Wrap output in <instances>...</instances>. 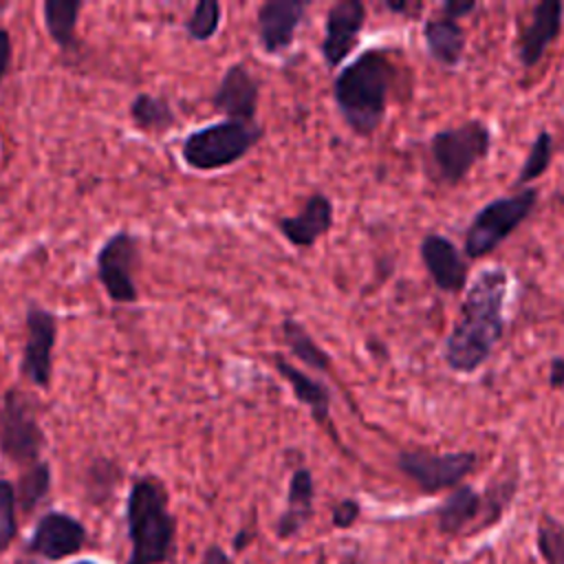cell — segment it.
I'll list each match as a JSON object with an SVG mask.
<instances>
[{
	"instance_id": "1",
	"label": "cell",
	"mask_w": 564,
	"mask_h": 564,
	"mask_svg": "<svg viewBox=\"0 0 564 564\" xmlns=\"http://www.w3.org/2000/svg\"><path fill=\"white\" fill-rule=\"evenodd\" d=\"M509 273L502 267L480 271L467 286L458 317L443 344V359L454 372H474L491 355L505 330Z\"/></svg>"
},
{
	"instance_id": "2",
	"label": "cell",
	"mask_w": 564,
	"mask_h": 564,
	"mask_svg": "<svg viewBox=\"0 0 564 564\" xmlns=\"http://www.w3.org/2000/svg\"><path fill=\"white\" fill-rule=\"evenodd\" d=\"M394 77L392 59L379 48H368L335 77V104L355 134L370 137L377 132L388 110Z\"/></svg>"
},
{
	"instance_id": "3",
	"label": "cell",
	"mask_w": 564,
	"mask_h": 564,
	"mask_svg": "<svg viewBox=\"0 0 564 564\" xmlns=\"http://www.w3.org/2000/svg\"><path fill=\"white\" fill-rule=\"evenodd\" d=\"M130 557L126 564H165L174 555L176 518L167 491L154 476H139L126 498Z\"/></svg>"
},
{
	"instance_id": "4",
	"label": "cell",
	"mask_w": 564,
	"mask_h": 564,
	"mask_svg": "<svg viewBox=\"0 0 564 564\" xmlns=\"http://www.w3.org/2000/svg\"><path fill=\"white\" fill-rule=\"evenodd\" d=\"M518 489V478L507 476L491 482L482 494L471 485H458L454 491L436 507V529L443 535L476 533L491 527L502 518L511 505Z\"/></svg>"
},
{
	"instance_id": "5",
	"label": "cell",
	"mask_w": 564,
	"mask_h": 564,
	"mask_svg": "<svg viewBox=\"0 0 564 564\" xmlns=\"http://www.w3.org/2000/svg\"><path fill=\"white\" fill-rule=\"evenodd\" d=\"M264 130L258 121L223 119L189 132L181 143L183 161L198 172L223 170L238 163L258 141Z\"/></svg>"
},
{
	"instance_id": "6",
	"label": "cell",
	"mask_w": 564,
	"mask_h": 564,
	"mask_svg": "<svg viewBox=\"0 0 564 564\" xmlns=\"http://www.w3.org/2000/svg\"><path fill=\"white\" fill-rule=\"evenodd\" d=\"M46 436L40 423V403L20 388L4 390L0 399V452L26 469L42 460Z\"/></svg>"
},
{
	"instance_id": "7",
	"label": "cell",
	"mask_w": 564,
	"mask_h": 564,
	"mask_svg": "<svg viewBox=\"0 0 564 564\" xmlns=\"http://www.w3.org/2000/svg\"><path fill=\"white\" fill-rule=\"evenodd\" d=\"M491 150V130L480 119H469L456 128L438 130L430 139V163L436 181L458 185L478 161Z\"/></svg>"
},
{
	"instance_id": "8",
	"label": "cell",
	"mask_w": 564,
	"mask_h": 564,
	"mask_svg": "<svg viewBox=\"0 0 564 564\" xmlns=\"http://www.w3.org/2000/svg\"><path fill=\"white\" fill-rule=\"evenodd\" d=\"M535 203L538 189L524 187L511 196H500L480 207L465 231V256L478 260L496 251L531 216Z\"/></svg>"
},
{
	"instance_id": "9",
	"label": "cell",
	"mask_w": 564,
	"mask_h": 564,
	"mask_svg": "<svg viewBox=\"0 0 564 564\" xmlns=\"http://www.w3.org/2000/svg\"><path fill=\"white\" fill-rule=\"evenodd\" d=\"M478 465L476 452H425L403 449L397 456V467L408 476L423 494H438L454 489Z\"/></svg>"
},
{
	"instance_id": "10",
	"label": "cell",
	"mask_w": 564,
	"mask_h": 564,
	"mask_svg": "<svg viewBox=\"0 0 564 564\" xmlns=\"http://www.w3.org/2000/svg\"><path fill=\"white\" fill-rule=\"evenodd\" d=\"M139 264V240L128 229L115 231L99 247L95 258L97 280L115 304H132L139 297L134 269Z\"/></svg>"
},
{
	"instance_id": "11",
	"label": "cell",
	"mask_w": 564,
	"mask_h": 564,
	"mask_svg": "<svg viewBox=\"0 0 564 564\" xmlns=\"http://www.w3.org/2000/svg\"><path fill=\"white\" fill-rule=\"evenodd\" d=\"M57 315L40 304H29L24 315V348L20 375L35 388L46 390L53 377V348L57 341Z\"/></svg>"
},
{
	"instance_id": "12",
	"label": "cell",
	"mask_w": 564,
	"mask_h": 564,
	"mask_svg": "<svg viewBox=\"0 0 564 564\" xmlns=\"http://www.w3.org/2000/svg\"><path fill=\"white\" fill-rule=\"evenodd\" d=\"M86 527L70 513L48 511L44 513L29 540V551L48 562H59L79 553L86 544Z\"/></svg>"
},
{
	"instance_id": "13",
	"label": "cell",
	"mask_w": 564,
	"mask_h": 564,
	"mask_svg": "<svg viewBox=\"0 0 564 564\" xmlns=\"http://www.w3.org/2000/svg\"><path fill=\"white\" fill-rule=\"evenodd\" d=\"M364 24L366 7L361 0H339L330 4L326 11L322 40V57L328 68H337L352 53Z\"/></svg>"
},
{
	"instance_id": "14",
	"label": "cell",
	"mask_w": 564,
	"mask_h": 564,
	"mask_svg": "<svg viewBox=\"0 0 564 564\" xmlns=\"http://www.w3.org/2000/svg\"><path fill=\"white\" fill-rule=\"evenodd\" d=\"M306 9V0H267L258 7L256 31L264 53L280 55L293 44Z\"/></svg>"
},
{
	"instance_id": "15",
	"label": "cell",
	"mask_w": 564,
	"mask_h": 564,
	"mask_svg": "<svg viewBox=\"0 0 564 564\" xmlns=\"http://www.w3.org/2000/svg\"><path fill=\"white\" fill-rule=\"evenodd\" d=\"M258 99H260V82L253 77V73L245 64L236 62L220 77L212 95V106L216 112L225 115V119L253 121L258 110Z\"/></svg>"
},
{
	"instance_id": "16",
	"label": "cell",
	"mask_w": 564,
	"mask_h": 564,
	"mask_svg": "<svg viewBox=\"0 0 564 564\" xmlns=\"http://www.w3.org/2000/svg\"><path fill=\"white\" fill-rule=\"evenodd\" d=\"M564 20V4L560 0H542L533 7L531 20L518 33V59L524 68L535 66L546 48L557 40Z\"/></svg>"
},
{
	"instance_id": "17",
	"label": "cell",
	"mask_w": 564,
	"mask_h": 564,
	"mask_svg": "<svg viewBox=\"0 0 564 564\" xmlns=\"http://www.w3.org/2000/svg\"><path fill=\"white\" fill-rule=\"evenodd\" d=\"M419 253L436 289L445 293H458L465 289L469 264L449 238L430 231L421 240Z\"/></svg>"
},
{
	"instance_id": "18",
	"label": "cell",
	"mask_w": 564,
	"mask_h": 564,
	"mask_svg": "<svg viewBox=\"0 0 564 564\" xmlns=\"http://www.w3.org/2000/svg\"><path fill=\"white\" fill-rule=\"evenodd\" d=\"M333 227V200L315 192L306 198L304 207L295 216H284L278 220L280 234L295 247H313Z\"/></svg>"
},
{
	"instance_id": "19",
	"label": "cell",
	"mask_w": 564,
	"mask_h": 564,
	"mask_svg": "<svg viewBox=\"0 0 564 564\" xmlns=\"http://www.w3.org/2000/svg\"><path fill=\"white\" fill-rule=\"evenodd\" d=\"M313 502H315L313 471L308 467L293 469L289 478L284 511L275 520V535L280 540L295 538L313 518Z\"/></svg>"
},
{
	"instance_id": "20",
	"label": "cell",
	"mask_w": 564,
	"mask_h": 564,
	"mask_svg": "<svg viewBox=\"0 0 564 564\" xmlns=\"http://www.w3.org/2000/svg\"><path fill=\"white\" fill-rule=\"evenodd\" d=\"M273 366H275L278 375L289 383L293 397L311 410V416L319 425H328V421H330V390H328V386L322 383L319 379L306 375L297 366H293L280 352L273 355Z\"/></svg>"
},
{
	"instance_id": "21",
	"label": "cell",
	"mask_w": 564,
	"mask_h": 564,
	"mask_svg": "<svg viewBox=\"0 0 564 564\" xmlns=\"http://www.w3.org/2000/svg\"><path fill=\"white\" fill-rule=\"evenodd\" d=\"M423 40L430 57H434L438 64L456 66L463 59L467 40L463 26L456 20L443 13L427 18L423 24Z\"/></svg>"
},
{
	"instance_id": "22",
	"label": "cell",
	"mask_w": 564,
	"mask_h": 564,
	"mask_svg": "<svg viewBox=\"0 0 564 564\" xmlns=\"http://www.w3.org/2000/svg\"><path fill=\"white\" fill-rule=\"evenodd\" d=\"M84 0H44L42 15L48 37L64 51L77 44V20Z\"/></svg>"
},
{
	"instance_id": "23",
	"label": "cell",
	"mask_w": 564,
	"mask_h": 564,
	"mask_svg": "<svg viewBox=\"0 0 564 564\" xmlns=\"http://www.w3.org/2000/svg\"><path fill=\"white\" fill-rule=\"evenodd\" d=\"M134 126L143 132H163L167 128L174 126L176 121V112L172 108V104L161 97V95H152V93H139L128 108Z\"/></svg>"
},
{
	"instance_id": "24",
	"label": "cell",
	"mask_w": 564,
	"mask_h": 564,
	"mask_svg": "<svg viewBox=\"0 0 564 564\" xmlns=\"http://www.w3.org/2000/svg\"><path fill=\"white\" fill-rule=\"evenodd\" d=\"M282 335L286 346L291 348V355L297 357L304 366L313 370H328L330 368V357L328 352L311 337V333L293 317H284L282 322Z\"/></svg>"
},
{
	"instance_id": "25",
	"label": "cell",
	"mask_w": 564,
	"mask_h": 564,
	"mask_svg": "<svg viewBox=\"0 0 564 564\" xmlns=\"http://www.w3.org/2000/svg\"><path fill=\"white\" fill-rule=\"evenodd\" d=\"M51 465L46 460H40L26 469H22L18 485H15V500L22 507L24 513H31L51 491Z\"/></svg>"
},
{
	"instance_id": "26",
	"label": "cell",
	"mask_w": 564,
	"mask_h": 564,
	"mask_svg": "<svg viewBox=\"0 0 564 564\" xmlns=\"http://www.w3.org/2000/svg\"><path fill=\"white\" fill-rule=\"evenodd\" d=\"M551 159H553V137L549 130H540L529 148V154H527L518 176H516V183L527 185V183L540 178L549 170Z\"/></svg>"
},
{
	"instance_id": "27",
	"label": "cell",
	"mask_w": 564,
	"mask_h": 564,
	"mask_svg": "<svg viewBox=\"0 0 564 564\" xmlns=\"http://www.w3.org/2000/svg\"><path fill=\"white\" fill-rule=\"evenodd\" d=\"M220 18H223V9L216 0H200L194 4L189 18L185 20V33L194 42H207L216 35L220 26Z\"/></svg>"
},
{
	"instance_id": "28",
	"label": "cell",
	"mask_w": 564,
	"mask_h": 564,
	"mask_svg": "<svg viewBox=\"0 0 564 564\" xmlns=\"http://www.w3.org/2000/svg\"><path fill=\"white\" fill-rule=\"evenodd\" d=\"M535 546L544 564H564V524L553 516H542L535 531Z\"/></svg>"
},
{
	"instance_id": "29",
	"label": "cell",
	"mask_w": 564,
	"mask_h": 564,
	"mask_svg": "<svg viewBox=\"0 0 564 564\" xmlns=\"http://www.w3.org/2000/svg\"><path fill=\"white\" fill-rule=\"evenodd\" d=\"M18 500L15 485L7 478H0V553L7 551L18 538Z\"/></svg>"
},
{
	"instance_id": "30",
	"label": "cell",
	"mask_w": 564,
	"mask_h": 564,
	"mask_svg": "<svg viewBox=\"0 0 564 564\" xmlns=\"http://www.w3.org/2000/svg\"><path fill=\"white\" fill-rule=\"evenodd\" d=\"M359 513H361V505L355 498H344L333 507L330 522L335 529H348L357 522Z\"/></svg>"
},
{
	"instance_id": "31",
	"label": "cell",
	"mask_w": 564,
	"mask_h": 564,
	"mask_svg": "<svg viewBox=\"0 0 564 564\" xmlns=\"http://www.w3.org/2000/svg\"><path fill=\"white\" fill-rule=\"evenodd\" d=\"M476 7H478V4H476L474 0H445V2L441 4V13L458 22V18H465V15L471 13Z\"/></svg>"
},
{
	"instance_id": "32",
	"label": "cell",
	"mask_w": 564,
	"mask_h": 564,
	"mask_svg": "<svg viewBox=\"0 0 564 564\" xmlns=\"http://www.w3.org/2000/svg\"><path fill=\"white\" fill-rule=\"evenodd\" d=\"M11 55H13L11 35H9V31L4 26H0V84L7 77V70L11 66Z\"/></svg>"
},
{
	"instance_id": "33",
	"label": "cell",
	"mask_w": 564,
	"mask_h": 564,
	"mask_svg": "<svg viewBox=\"0 0 564 564\" xmlns=\"http://www.w3.org/2000/svg\"><path fill=\"white\" fill-rule=\"evenodd\" d=\"M200 564H234L231 555L218 546V544H212L203 551V557H200Z\"/></svg>"
},
{
	"instance_id": "34",
	"label": "cell",
	"mask_w": 564,
	"mask_h": 564,
	"mask_svg": "<svg viewBox=\"0 0 564 564\" xmlns=\"http://www.w3.org/2000/svg\"><path fill=\"white\" fill-rule=\"evenodd\" d=\"M549 386L553 390L564 388V357H553L549 364Z\"/></svg>"
},
{
	"instance_id": "35",
	"label": "cell",
	"mask_w": 564,
	"mask_h": 564,
	"mask_svg": "<svg viewBox=\"0 0 564 564\" xmlns=\"http://www.w3.org/2000/svg\"><path fill=\"white\" fill-rule=\"evenodd\" d=\"M386 4V9L388 11H392V13H408L410 15V11H419L423 4L421 2H416V4H410V2H383Z\"/></svg>"
},
{
	"instance_id": "36",
	"label": "cell",
	"mask_w": 564,
	"mask_h": 564,
	"mask_svg": "<svg viewBox=\"0 0 564 564\" xmlns=\"http://www.w3.org/2000/svg\"><path fill=\"white\" fill-rule=\"evenodd\" d=\"M249 540H251V533H249V531H240V533L236 535V540H234V546H236V549H242Z\"/></svg>"
},
{
	"instance_id": "37",
	"label": "cell",
	"mask_w": 564,
	"mask_h": 564,
	"mask_svg": "<svg viewBox=\"0 0 564 564\" xmlns=\"http://www.w3.org/2000/svg\"><path fill=\"white\" fill-rule=\"evenodd\" d=\"M339 564H364V560L359 555H355V553H346V555H341Z\"/></svg>"
},
{
	"instance_id": "38",
	"label": "cell",
	"mask_w": 564,
	"mask_h": 564,
	"mask_svg": "<svg viewBox=\"0 0 564 564\" xmlns=\"http://www.w3.org/2000/svg\"><path fill=\"white\" fill-rule=\"evenodd\" d=\"M75 564H95V562H90V560H82V562H75Z\"/></svg>"
}]
</instances>
